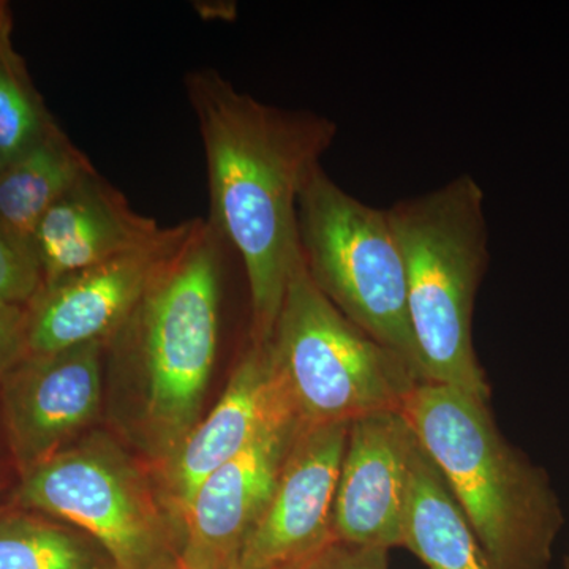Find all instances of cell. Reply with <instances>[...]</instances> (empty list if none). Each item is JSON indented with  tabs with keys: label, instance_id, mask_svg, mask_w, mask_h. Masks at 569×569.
I'll return each mask as SVG.
<instances>
[{
	"label": "cell",
	"instance_id": "1",
	"mask_svg": "<svg viewBox=\"0 0 569 569\" xmlns=\"http://www.w3.org/2000/svg\"><path fill=\"white\" fill-rule=\"evenodd\" d=\"M183 86L203 141L209 223L244 266L250 340L269 342L301 257L299 197L339 129L318 112L276 107L238 91L216 69L190 70Z\"/></svg>",
	"mask_w": 569,
	"mask_h": 569
},
{
	"label": "cell",
	"instance_id": "2",
	"mask_svg": "<svg viewBox=\"0 0 569 569\" xmlns=\"http://www.w3.org/2000/svg\"><path fill=\"white\" fill-rule=\"evenodd\" d=\"M403 415L443 475L492 569H549L563 511L548 473L501 436L489 403L419 383Z\"/></svg>",
	"mask_w": 569,
	"mask_h": 569
},
{
	"label": "cell",
	"instance_id": "3",
	"mask_svg": "<svg viewBox=\"0 0 569 569\" xmlns=\"http://www.w3.org/2000/svg\"><path fill=\"white\" fill-rule=\"evenodd\" d=\"M486 194L471 174L388 208L407 272L408 318L426 383L490 399L473 346L475 302L488 271Z\"/></svg>",
	"mask_w": 569,
	"mask_h": 569
},
{
	"label": "cell",
	"instance_id": "4",
	"mask_svg": "<svg viewBox=\"0 0 569 569\" xmlns=\"http://www.w3.org/2000/svg\"><path fill=\"white\" fill-rule=\"evenodd\" d=\"M223 241L193 219L183 244L108 342L140 370L144 421L153 447L170 458L197 426L220 335Z\"/></svg>",
	"mask_w": 569,
	"mask_h": 569
},
{
	"label": "cell",
	"instance_id": "5",
	"mask_svg": "<svg viewBox=\"0 0 569 569\" xmlns=\"http://www.w3.org/2000/svg\"><path fill=\"white\" fill-rule=\"evenodd\" d=\"M284 391L302 427L350 425L403 411L425 383L402 356L351 323L296 261L271 339Z\"/></svg>",
	"mask_w": 569,
	"mask_h": 569
},
{
	"label": "cell",
	"instance_id": "6",
	"mask_svg": "<svg viewBox=\"0 0 569 569\" xmlns=\"http://www.w3.org/2000/svg\"><path fill=\"white\" fill-rule=\"evenodd\" d=\"M298 241L318 290L426 383L408 318L406 263L387 209L358 200L320 164L299 197Z\"/></svg>",
	"mask_w": 569,
	"mask_h": 569
},
{
	"label": "cell",
	"instance_id": "7",
	"mask_svg": "<svg viewBox=\"0 0 569 569\" xmlns=\"http://www.w3.org/2000/svg\"><path fill=\"white\" fill-rule=\"evenodd\" d=\"M9 505L88 535L119 569H157L167 515L132 459L107 438L78 441L18 477Z\"/></svg>",
	"mask_w": 569,
	"mask_h": 569
},
{
	"label": "cell",
	"instance_id": "8",
	"mask_svg": "<svg viewBox=\"0 0 569 569\" xmlns=\"http://www.w3.org/2000/svg\"><path fill=\"white\" fill-rule=\"evenodd\" d=\"M193 220L164 227L133 252L44 284L26 307L28 355H48L111 339L183 244Z\"/></svg>",
	"mask_w": 569,
	"mask_h": 569
},
{
	"label": "cell",
	"instance_id": "9",
	"mask_svg": "<svg viewBox=\"0 0 569 569\" xmlns=\"http://www.w3.org/2000/svg\"><path fill=\"white\" fill-rule=\"evenodd\" d=\"M104 346L26 355L0 381V430L18 477L71 447L99 415Z\"/></svg>",
	"mask_w": 569,
	"mask_h": 569
},
{
	"label": "cell",
	"instance_id": "10",
	"mask_svg": "<svg viewBox=\"0 0 569 569\" xmlns=\"http://www.w3.org/2000/svg\"><path fill=\"white\" fill-rule=\"evenodd\" d=\"M348 427L299 430L271 500L231 569H305L336 541L332 509Z\"/></svg>",
	"mask_w": 569,
	"mask_h": 569
},
{
	"label": "cell",
	"instance_id": "11",
	"mask_svg": "<svg viewBox=\"0 0 569 569\" xmlns=\"http://www.w3.org/2000/svg\"><path fill=\"white\" fill-rule=\"evenodd\" d=\"M291 419L298 417L277 370L271 340H250L217 406L167 459L168 507L176 518L182 519L213 471L244 452L266 430Z\"/></svg>",
	"mask_w": 569,
	"mask_h": 569
},
{
	"label": "cell",
	"instance_id": "12",
	"mask_svg": "<svg viewBox=\"0 0 569 569\" xmlns=\"http://www.w3.org/2000/svg\"><path fill=\"white\" fill-rule=\"evenodd\" d=\"M417 443L403 411H383L350 422L332 509L337 541L388 550L402 546Z\"/></svg>",
	"mask_w": 569,
	"mask_h": 569
},
{
	"label": "cell",
	"instance_id": "13",
	"mask_svg": "<svg viewBox=\"0 0 569 569\" xmlns=\"http://www.w3.org/2000/svg\"><path fill=\"white\" fill-rule=\"evenodd\" d=\"M298 419L266 430L206 479L183 512L182 569H231L271 500L299 430Z\"/></svg>",
	"mask_w": 569,
	"mask_h": 569
},
{
	"label": "cell",
	"instance_id": "14",
	"mask_svg": "<svg viewBox=\"0 0 569 569\" xmlns=\"http://www.w3.org/2000/svg\"><path fill=\"white\" fill-rule=\"evenodd\" d=\"M164 227L134 211L99 171L78 182L44 213L33 234L43 287L148 246Z\"/></svg>",
	"mask_w": 569,
	"mask_h": 569
},
{
	"label": "cell",
	"instance_id": "15",
	"mask_svg": "<svg viewBox=\"0 0 569 569\" xmlns=\"http://www.w3.org/2000/svg\"><path fill=\"white\" fill-rule=\"evenodd\" d=\"M402 548L429 569H492L443 475L419 441L411 455Z\"/></svg>",
	"mask_w": 569,
	"mask_h": 569
},
{
	"label": "cell",
	"instance_id": "16",
	"mask_svg": "<svg viewBox=\"0 0 569 569\" xmlns=\"http://www.w3.org/2000/svg\"><path fill=\"white\" fill-rule=\"evenodd\" d=\"M97 173L89 157L61 127L0 173V224L21 244L32 241L44 213L78 182ZM36 253V252H33Z\"/></svg>",
	"mask_w": 569,
	"mask_h": 569
},
{
	"label": "cell",
	"instance_id": "17",
	"mask_svg": "<svg viewBox=\"0 0 569 569\" xmlns=\"http://www.w3.org/2000/svg\"><path fill=\"white\" fill-rule=\"evenodd\" d=\"M88 535L32 509L0 508V569H99Z\"/></svg>",
	"mask_w": 569,
	"mask_h": 569
},
{
	"label": "cell",
	"instance_id": "18",
	"mask_svg": "<svg viewBox=\"0 0 569 569\" xmlns=\"http://www.w3.org/2000/svg\"><path fill=\"white\" fill-rule=\"evenodd\" d=\"M59 129L14 50L11 29L0 33V152L7 163Z\"/></svg>",
	"mask_w": 569,
	"mask_h": 569
},
{
	"label": "cell",
	"instance_id": "19",
	"mask_svg": "<svg viewBox=\"0 0 569 569\" xmlns=\"http://www.w3.org/2000/svg\"><path fill=\"white\" fill-rule=\"evenodd\" d=\"M43 288L36 253L0 224V305L26 309Z\"/></svg>",
	"mask_w": 569,
	"mask_h": 569
},
{
	"label": "cell",
	"instance_id": "20",
	"mask_svg": "<svg viewBox=\"0 0 569 569\" xmlns=\"http://www.w3.org/2000/svg\"><path fill=\"white\" fill-rule=\"evenodd\" d=\"M388 549L336 541L305 569H388Z\"/></svg>",
	"mask_w": 569,
	"mask_h": 569
},
{
	"label": "cell",
	"instance_id": "21",
	"mask_svg": "<svg viewBox=\"0 0 569 569\" xmlns=\"http://www.w3.org/2000/svg\"><path fill=\"white\" fill-rule=\"evenodd\" d=\"M26 355V309L0 305V381Z\"/></svg>",
	"mask_w": 569,
	"mask_h": 569
},
{
	"label": "cell",
	"instance_id": "22",
	"mask_svg": "<svg viewBox=\"0 0 569 569\" xmlns=\"http://www.w3.org/2000/svg\"><path fill=\"white\" fill-rule=\"evenodd\" d=\"M10 459L9 449H7L6 440H3L2 430H0V489H2L3 479V460Z\"/></svg>",
	"mask_w": 569,
	"mask_h": 569
},
{
	"label": "cell",
	"instance_id": "23",
	"mask_svg": "<svg viewBox=\"0 0 569 569\" xmlns=\"http://www.w3.org/2000/svg\"><path fill=\"white\" fill-rule=\"evenodd\" d=\"M11 21V13L9 3L0 2V26Z\"/></svg>",
	"mask_w": 569,
	"mask_h": 569
},
{
	"label": "cell",
	"instance_id": "24",
	"mask_svg": "<svg viewBox=\"0 0 569 569\" xmlns=\"http://www.w3.org/2000/svg\"><path fill=\"white\" fill-rule=\"evenodd\" d=\"M11 22H13V21H9V22H6V24L0 26V33L9 31V29H11Z\"/></svg>",
	"mask_w": 569,
	"mask_h": 569
},
{
	"label": "cell",
	"instance_id": "25",
	"mask_svg": "<svg viewBox=\"0 0 569 569\" xmlns=\"http://www.w3.org/2000/svg\"><path fill=\"white\" fill-rule=\"evenodd\" d=\"M7 160L6 157L2 156V152H0V173H2L3 168H6Z\"/></svg>",
	"mask_w": 569,
	"mask_h": 569
},
{
	"label": "cell",
	"instance_id": "26",
	"mask_svg": "<svg viewBox=\"0 0 569 569\" xmlns=\"http://www.w3.org/2000/svg\"><path fill=\"white\" fill-rule=\"evenodd\" d=\"M565 569H569V552H568L567 560H565Z\"/></svg>",
	"mask_w": 569,
	"mask_h": 569
}]
</instances>
